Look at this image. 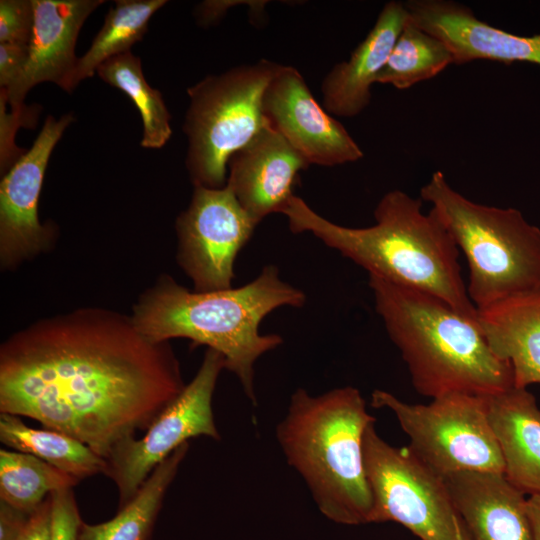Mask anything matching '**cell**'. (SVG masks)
Returning a JSON list of instances; mask_svg holds the SVG:
<instances>
[{
    "mask_svg": "<svg viewBox=\"0 0 540 540\" xmlns=\"http://www.w3.org/2000/svg\"><path fill=\"white\" fill-rule=\"evenodd\" d=\"M169 342L131 316L84 307L47 317L0 346V413L29 417L108 459L185 387Z\"/></svg>",
    "mask_w": 540,
    "mask_h": 540,
    "instance_id": "6da1fadb",
    "label": "cell"
},
{
    "mask_svg": "<svg viewBox=\"0 0 540 540\" xmlns=\"http://www.w3.org/2000/svg\"><path fill=\"white\" fill-rule=\"evenodd\" d=\"M282 214L291 232H310L369 275L432 294L478 324L461 274L460 251L436 213L422 211L421 198L388 191L374 209L375 224L363 228L333 223L296 195Z\"/></svg>",
    "mask_w": 540,
    "mask_h": 540,
    "instance_id": "7a4b0ae2",
    "label": "cell"
},
{
    "mask_svg": "<svg viewBox=\"0 0 540 540\" xmlns=\"http://www.w3.org/2000/svg\"><path fill=\"white\" fill-rule=\"evenodd\" d=\"M305 302L303 291L283 281L274 265L265 266L241 287L211 292L190 291L162 274L140 294L131 318L151 342L186 338L195 346L219 352L225 369L238 378L256 405L255 363L283 342L278 334H261L259 326L272 311L283 306L300 308Z\"/></svg>",
    "mask_w": 540,
    "mask_h": 540,
    "instance_id": "3957f363",
    "label": "cell"
},
{
    "mask_svg": "<svg viewBox=\"0 0 540 540\" xmlns=\"http://www.w3.org/2000/svg\"><path fill=\"white\" fill-rule=\"evenodd\" d=\"M368 285L419 394L489 396L514 386L511 365L493 353L478 324L444 300L373 275Z\"/></svg>",
    "mask_w": 540,
    "mask_h": 540,
    "instance_id": "277c9868",
    "label": "cell"
},
{
    "mask_svg": "<svg viewBox=\"0 0 540 540\" xmlns=\"http://www.w3.org/2000/svg\"><path fill=\"white\" fill-rule=\"evenodd\" d=\"M375 421L355 387L317 396L298 388L276 426L287 463L302 477L319 511L337 524L370 523L372 496L363 438Z\"/></svg>",
    "mask_w": 540,
    "mask_h": 540,
    "instance_id": "5b68a950",
    "label": "cell"
},
{
    "mask_svg": "<svg viewBox=\"0 0 540 540\" xmlns=\"http://www.w3.org/2000/svg\"><path fill=\"white\" fill-rule=\"evenodd\" d=\"M420 198L444 224L468 265V296L477 310L540 288V229L514 208L475 203L435 171Z\"/></svg>",
    "mask_w": 540,
    "mask_h": 540,
    "instance_id": "8992f818",
    "label": "cell"
},
{
    "mask_svg": "<svg viewBox=\"0 0 540 540\" xmlns=\"http://www.w3.org/2000/svg\"><path fill=\"white\" fill-rule=\"evenodd\" d=\"M280 64L261 59L206 76L188 88L183 130L186 167L194 186L226 185L230 157L265 125L263 97Z\"/></svg>",
    "mask_w": 540,
    "mask_h": 540,
    "instance_id": "52a82bcc",
    "label": "cell"
},
{
    "mask_svg": "<svg viewBox=\"0 0 540 540\" xmlns=\"http://www.w3.org/2000/svg\"><path fill=\"white\" fill-rule=\"evenodd\" d=\"M371 405L394 414L409 437L408 447L441 477L461 471L504 473L502 454L487 416L486 396L449 393L427 404H411L376 389Z\"/></svg>",
    "mask_w": 540,
    "mask_h": 540,
    "instance_id": "ba28073f",
    "label": "cell"
},
{
    "mask_svg": "<svg viewBox=\"0 0 540 540\" xmlns=\"http://www.w3.org/2000/svg\"><path fill=\"white\" fill-rule=\"evenodd\" d=\"M363 459L372 496L370 523L396 522L421 540H471L446 481L408 447L385 441L371 423Z\"/></svg>",
    "mask_w": 540,
    "mask_h": 540,
    "instance_id": "9c48e42d",
    "label": "cell"
},
{
    "mask_svg": "<svg viewBox=\"0 0 540 540\" xmlns=\"http://www.w3.org/2000/svg\"><path fill=\"white\" fill-rule=\"evenodd\" d=\"M224 357L207 348L202 363L181 393L158 415L140 439L119 444L107 460L106 475L115 483L119 508L137 493L153 470L189 439L220 440L212 400Z\"/></svg>",
    "mask_w": 540,
    "mask_h": 540,
    "instance_id": "30bf717a",
    "label": "cell"
},
{
    "mask_svg": "<svg viewBox=\"0 0 540 540\" xmlns=\"http://www.w3.org/2000/svg\"><path fill=\"white\" fill-rule=\"evenodd\" d=\"M256 226L229 186H194L188 208L176 219L177 262L194 291L232 288L236 257Z\"/></svg>",
    "mask_w": 540,
    "mask_h": 540,
    "instance_id": "8fae6325",
    "label": "cell"
},
{
    "mask_svg": "<svg viewBox=\"0 0 540 540\" xmlns=\"http://www.w3.org/2000/svg\"><path fill=\"white\" fill-rule=\"evenodd\" d=\"M71 113L59 119L47 116L29 150L5 173L0 184V265L13 270L25 261L49 251L56 235L53 223L42 224L38 202L50 155Z\"/></svg>",
    "mask_w": 540,
    "mask_h": 540,
    "instance_id": "7c38bea8",
    "label": "cell"
},
{
    "mask_svg": "<svg viewBox=\"0 0 540 540\" xmlns=\"http://www.w3.org/2000/svg\"><path fill=\"white\" fill-rule=\"evenodd\" d=\"M263 114L309 165L336 166L363 157L346 128L317 102L295 67L279 66L265 90Z\"/></svg>",
    "mask_w": 540,
    "mask_h": 540,
    "instance_id": "4fadbf2b",
    "label": "cell"
},
{
    "mask_svg": "<svg viewBox=\"0 0 540 540\" xmlns=\"http://www.w3.org/2000/svg\"><path fill=\"white\" fill-rule=\"evenodd\" d=\"M411 22L433 35L451 52L453 63L475 60L540 65V34L520 36L478 19L464 4L450 0H409Z\"/></svg>",
    "mask_w": 540,
    "mask_h": 540,
    "instance_id": "5bb4252c",
    "label": "cell"
},
{
    "mask_svg": "<svg viewBox=\"0 0 540 540\" xmlns=\"http://www.w3.org/2000/svg\"><path fill=\"white\" fill-rule=\"evenodd\" d=\"M103 0H32L34 20L28 45V62L18 87L9 95L0 92L21 112L27 92L42 82H53L67 93L74 90L73 77L79 58L75 55L79 32L88 16Z\"/></svg>",
    "mask_w": 540,
    "mask_h": 540,
    "instance_id": "9a60e30c",
    "label": "cell"
},
{
    "mask_svg": "<svg viewBox=\"0 0 540 540\" xmlns=\"http://www.w3.org/2000/svg\"><path fill=\"white\" fill-rule=\"evenodd\" d=\"M309 164L267 122L227 163L226 185L258 225L272 213H282L294 196L300 171Z\"/></svg>",
    "mask_w": 540,
    "mask_h": 540,
    "instance_id": "2e32d148",
    "label": "cell"
},
{
    "mask_svg": "<svg viewBox=\"0 0 540 540\" xmlns=\"http://www.w3.org/2000/svg\"><path fill=\"white\" fill-rule=\"evenodd\" d=\"M444 479L471 540H535L527 497L504 473L461 471Z\"/></svg>",
    "mask_w": 540,
    "mask_h": 540,
    "instance_id": "e0dca14e",
    "label": "cell"
},
{
    "mask_svg": "<svg viewBox=\"0 0 540 540\" xmlns=\"http://www.w3.org/2000/svg\"><path fill=\"white\" fill-rule=\"evenodd\" d=\"M409 18L405 4L387 2L365 39L346 61L336 64L321 85L323 107L331 115L351 118L371 101V86L387 62Z\"/></svg>",
    "mask_w": 540,
    "mask_h": 540,
    "instance_id": "ac0fdd59",
    "label": "cell"
},
{
    "mask_svg": "<svg viewBox=\"0 0 540 540\" xmlns=\"http://www.w3.org/2000/svg\"><path fill=\"white\" fill-rule=\"evenodd\" d=\"M487 416L499 445L504 475L525 495H540V408L527 388L486 396Z\"/></svg>",
    "mask_w": 540,
    "mask_h": 540,
    "instance_id": "d6986e66",
    "label": "cell"
},
{
    "mask_svg": "<svg viewBox=\"0 0 540 540\" xmlns=\"http://www.w3.org/2000/svg\"><path fill=\"white\" fill-rule=\"evenodd\" d=\"M477 312L489 347L512 367L514 387L540 385V288L509 296Z\"/></svg>",
    "mask_w": 540,
    "mask_h": 540,
    "instance_id": "ffe728a7",
    "label": "cell"
},
{
    "mask_svg": "<svg viewBox=\"0 0 540 540\" xmlns=\"http://www.w3.org/2000/svg\"><path fill=\"white\" fill-rule=\"evenodd\" d=\"M189 450L184 443L162 461L135 496L108 521H82L77 540H149L170 484Z\"/></svg>",
    "mask_w": 540,
    "mask_h": 540,
    "instance_id": "44dd1931",
    "label": "cell"
},
{
    "mask_svg": "<svg viewBox=\"0 0 540 540\" xmlns=\"http://www.w3.org/2000/svg\"><path fill=\"white\" fill-rule=\"evenodd\" d=\"M0 441L11 450L33 455L79 481L107 471V460L73 437L27 426L20 416L0 414Z\"/></svg>",
    "mask_w": 540,
    "mask_h": 540,
    "instance_id": "7402d4cb",
    "label": "cell"
},
{
    "mask_svg": "<svg viewBox=\"0 0 540 540\" xmlns=\"http://www.w3.org/2000/svg\"><path fill=\"white\" fill-rule=\"evenodd\" d=\"M166 0H118L106 14L104 24L87 52L79 58L73 87L94 76L97 68L111 57L130 51L142 40L151 17Z\"/></svg>",
    "mask_w": 540,
    "mask_h": 540,
    "instance_id": "603a6c76",
    "label": "cell"
},
{
    "mask_svg": "<svg viewBox=\"0 0 540 540\" xmlns=\"http://www.w3.org/2000/svg\"><path fill=\"white\" fill-rule=\"evenodd\" d=\"M96 73L105 83L123 91L137 107L143 124V148L159 149L172 135L171 115L159 90L145 80L141 59L131 51L103 62Z\"/></svg>",
    "mask_w": 540,
    "mask_h": 540,
    "instance_id": "cb8c5ba5",
    "label": "cell"
},
{
    "mask_svg": "<svg viewBox=\"0 0 540 540\" xmlns=\"http://www.w3.org/2000/svg\"><path fill=\"white\" fill-rule=\"evenodd\" d=\"M78 483L75 477L33 455L0 449V501L16 509L31 514L52 492Z\"/></svg>",
    "mask_w": 540,
    "mask_h": 540,
    "instance_id": "d4e9b609",
    "label": "cell"
},
{
    "mask_svg": "<svg viewBox=\"0 0 540 540\" xmlns=\"http://www.w3.org/2000/svg\"><path fill=\"white\" fill-rule=\"evenodd\" d=\"M453 63L445 44L408 18L375 83L403 90L431 79Z\"/></svg>",
    "mask_w": 540,
    "mask_h": 540,
    "instance_id": "484cf974",
    "label": "cell"
},
{
    "mask_svg": "<svg viewBox=\"0 0 540 540\" xmlns=\"http://www.w3.org/2000/svg\"><path fill=\"white\" fill-rule=\"evenodd\" d=\"M33 20L32 0H1L0 43L29 45Z\"/></svg>",
    "mask_w": 540,
    "mask_h": 540,
    "instance_id": "4316f807",
    "label": "cell"
},
{
    "mask_svg": "<svg viewBox=\"0 0 540 540\" xmlns=\"http://www.w3.org/2000/svg\"><path fill=\"white\" fill-rule=\"evenodd\" d=\"M52 504V539L77 540L82 519L72 488L50 494Z\"/></svg>",
    "mask_w": 540,
    "mask_h": 540,
    "instance_id": "83f0119b",
    "label": "cell"
},
{
    "mask_svg": "<svg viewBox=\"0 0 540 540\" xmlns=\"http://www.w3.org/2000/svg\"><path fill=\"white\" fill-rule=\"evenodd\" d=\"M28 62V45L0 43L1 93L11 94L20 84Z\"/></svg>",
    "mask_w": 540,
    "mask_h": 540,
    "instance_id": "f1b7e54d",
    "label": "cell"
},
{
    "mask_svg": "<svg viewBox=\"0 0 540 540\" xmlns=\"http://www.w3.org/2000/svg\"><path fill=\"white\" fill-rule=\"evenodd\" d=\"M52 504L50 495L30 514L25 526L14 540H51Z\"/></svg>",
    "mask_w": 540,
    "mask_h": 540,
    "instance_id": "f546056e",
    "label": "cell"
},
{
    "mask_svg": "<svg viewBox=\"0 0 540 540\" xmlns=\"http://www.w3.org/2000/svg\"><path fill=\"white\" fill-rule=\"evenodd\" d=\"M30 514L0 501V540H14Z\"/></svg>",
    "mask_w": 540,
    "mask_h": 540,
    "instance_id": "4dcf8cb0",
    "label": "cell"
},
{
    "mask_svg": "<svg viewBox=\"0 0 540 540\" xmlns=\"http://www.w3.org/2000/svg\"><path fill=\"white\" fill-rule=\"evenodd\" d=\"M244 1H205L197 8V18L203 25H210L218 21L226 11Z\"/></svg>",
    "mask_w": 540,
    "mask_h": 540,
    "instance_id": "1f68e13d",
    "label": "cell"
},
{
    "mask_svg": "<svg viewBox=\"0 0 540 540\" xmlns=\"http://www.w3.org/2000/svg\"><path fill=\"white\" fill-rule=\"evenodd\" d=\"M527 509L535 540H540V495L527 497Z\"/></svg>",
    "mask_w": 540,
    "mask_h": 540,
    "instance_id": "d6a6232c",
    "label": "cell"
}]
</instances>
